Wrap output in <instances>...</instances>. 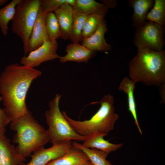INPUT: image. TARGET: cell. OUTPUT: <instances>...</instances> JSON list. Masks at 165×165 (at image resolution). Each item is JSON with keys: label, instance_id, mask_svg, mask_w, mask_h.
Here are the masks:
<instances>
[{"label": "cell", "instance_id": "obj_19", "mask_svg": "<svg viewBox=\"0 0 165 165\" xmlns=\"http://www.w3.org/2000/svg\"><path fill=\"white\" fill-rule=\"evenodd\" d=\"M73 9L86 15L97 14L105 16L108 9L94 0H76Z\"/></svg>", "mask_w": 165, "mask_h": 165}, {"label": "cell", "instance_id": "obj_22", "mask_svg": "<svg viewBox=\"0 0 165 165\" xmlns=\"http://www.w3.org/2000/svg\"><path fill=\"white\" fill-rule=\"evenodd\" d=\"M87 15L73 9V20L71 27L69 39L72 42L82 41V31Z\"/></svg>", "mask_w": 165, "mask_h": 165}, {"label": "cell", "instance_id": "obj_10", "mask_svg": "<svg viewBox=\"0 0 165 165\" xmlns=\"http://www.w3.org/2000/svg\"><path fill=\"white\" fill-rule=\"evenodd\" d=\"M47 13L40 6L36 20L32 29L28 43L29 53L49 40L46 32L45 20Z\"/></svg>", "mask_w": 165, "mask_h": 165}, {"label": "cell", "instance_id": "obj_29", "mask_svg": "<svg viewBox=\"0 0 165 165\" xmlns=\"http://www.w3.org/2000/svg\"><path fill=\"white\" fill-rule=\"evenodd\" d=\"M76 0H66V4L68 5L73 8L75 6Z\"/></svg>", "mask_w": 165, "mask_h": 165}, {"label": "cell", "instance_id": "obj_5", "mask_svg": "<svg viewBox=\"0 0 165 165\" xmlns=\"http://www.w3.org/2000/svg\"><path fill=\"white\" fill-rule=\"evenodd\" d=\"M61 97V95L57 94L49 102V109L45 112L50 141L54 145L72 140L83 141L86 137L76 133L61 111L59 102Z\"/></svg>", "mask_w": 165, "mask_h": 165}, {"label": "cell", "instance_id": "obj_9", "mask_svg": "<svg viewBox=\"0 0 165 165\" xmlns=\"http://www.w3.org/2000/svg\"><path fill=\"white\" fill-rule=\"evenodd\" d=\"M71 141L53 145L48 148H40L33 152L29 162L22 165H46L68 152L73 147Z\"/></svg>", "mask_w": 165, "mask_h": 165}, {"label": "cell", "instance_id": "obj_23", "mask_svg": "<svg viewBox=\"0 0 165 165\" xmlns=\"http://www.w3.org/2000/svg\"><path fill=\"white\" fill-rule=\"evenodd\" d=\"M148 13L146 20L164 26L165 24V0H155L153 5Z\"/></svg>", "mask_w": 165, "mask_h": 165}, {"label": "cell", "instance_id": "obj_25", "mask_svg": "<svg viewBox=\"0 0 165 165\" xmlns=\"http://www.w3.org/2000/svg\"><path fill=\"white\" fill-rule=\"evenodd\" d=\"M47 33L50 41L57 40L61 36L59 25L53 12L48 13L45 20Z\"/></svg>", "mask_w": 165, "mask_h": 165}, {"label": "cell", "instance_id": "obj_13", "mask_svg": "<svg viewBox=\"0 0 165 165\" xmlns=\"http://www.w3.org/2000/svg\"><path fill=\"white\" fill-rule=\"evenodd\" d=\"M25 159L18 153L9 139L5 135L0 136V165H22Z\"/></svg>", "mask_w": 165, "mask_h": 165}, {"label": "cell", "instance_id": "obj_7", "mask_svg": "<svg viewBox=\"0 0 165 165\" xmlns=\"http://www.w3.org/2000/svg\"><path fill=\"white\" fill-rule=\"evenodd\" d=\"M135 29L133 42L138 49L147 48L156 51L164 50V26L146 20Z\"/></svg>", "mask_w": 165, "mask_h": 165}, {"label": "cell", "instance_id": "obj_21", "mask_svg": "<svg viewBox=\"0 0 165 165\" xmlns=\"http://www.w3.org/2000/svg\"><path fill=\"white\" fill-rule=\"evenodd\" d=\"M20 0H13L4 7L0 9V28L4 35L8 33V24L14 16L16 6Z\"/></svg>", "mask_w": 165, "mask_h": 165}, {"label": "cell", "instance_id": "obj_31", "mask_svg": "<svg viewBox=\"0 0 165 165\" xmlns=\"http://www.w3.org/2000/svg\"><path fill=\"white\" fill-rule=\"evenodd\" d=\"M82 165H94L89 160L86 161Z\"/></svg>", "mask_w": 165, "mask_h": 165}, {"label": "cell", "instance_id": "obj_15", "mask_svg": "<svg viewBox=\"0 0 165 165\" xmlns=\"http://www.w3.org/2000/svg\"><path fill=\"white\" fill-rule=\"evenodd\" d=\"M106 136L104 134H93L86 137L82 144L86 148L97 149L108 154L116 151L123 145L122 143L114 144L105 140L104 137Z\"/></svg>", "mask_w": 165, "mask_h": 165}, {"label": "cell", "instance_id": "obj_6", "mask_svg": "<svg viewBox=\"0 0 165 165\" xmlns=\"http://www.w3.org/2000/svg\"><path fill=\"white\" fill-rule=\"evenodd\" d=\"M40 6V0H20L12 20V31L21 39L24 56L29 53V40Z\"/></svg>", "mask_w": 165, "mask_h": 165}, {"label": "cell", "instance_id": "obj_3", "mask_svg": "<svg viewBox=\"0 0 165 165\" xmlns=\"http://www.w3.org/2000/svg\"><path fill=\"white\" fill-rule=\"evenodd\" d=\"M10 129L15 132L13 142L22 157L26 158L50 141L47 130L40 124L30 112L10 123Z\"/></svg>", "mask_w": 165, "mask_h": 165}, {"label": "cell", "instance_id": "obj_27", "mask_svg": "<svg viewBox=\"0 0 165 165\" xmlns=\"http://www.w3.org/2000/svg\"><path fill=\"white\" fill-rule=\"evenodd\" d=\"M2 101V98L0 95V102ZM11 122L10 118L4 109H2L0 107V136L5 135L6 127Z\"/></svg>", "mask_w": 165, "mask_h": 165}, {"label": "cell", "instance_id": "obj_4", "mask_svg": "<svg viewBox=\"0 0 165 165\" xmlns=\"http://www.w3.org/2000/svg\"><path fill=\"white\" fill-rule=\"evenodd\" d=\"M114 98L111 94L103 96L98 101L100 107L89 119L77 121L70 118L65 111L62 112L65 119L75 131L79 134L88 137L96 133L107 135L113 130L115 123L119 118L115 112Z\"/></svg>", "mask_w": 165, "mask_h": 165}, {"label": "cell", "instance_id": "obj_12", "mask_svg": "<svg viewBox=\"0 0 165 165\" xmlns=\"http://www.w3.org/2000/svg\"><path fill=\"white\" fill-rule=\"evenodd\" d=\"M65 51L66 54L59 59L62 63L68 61L87 63L96 55L95 52L87 49L79 42H72L67 45Z\"/></svg>", "mask_w": 165, "mask_h": 165}, {"label": "cell", "instance_id": "obj_1", "mask_svg": "<svg viewBox=\"0 0 165 165\" xmlns=\"http://www.w3.org/2000/svg\"><path fill=\"white\" fill-rule=\"evenodd\" d=\"M42 74L35 68L13 63L6 66L0 75V95L4 110L11 121L29 111L26 95L32 82Z\"/></svg>", "mask_w": 165, "mask_h": 165}, {"label": "cell", "instance_id": "obj_8", "mask_svg": "<svg viewBox=\"0 0 165 165\" xmlns=\"http://www.w3.org/2000/svg\"><path fill=\"white\" fill-rule=\"evenodd\" d=\"M58 44L57 40H47L39 47L22 57L20 63L25 66L34 68L42 63L59 59L61 57L57 52Z\"/></svg>", "mask_w": 165, "mask_h": 165}, {"label": "cell", "instance_id": "obj_24", "mask_svg": "<svg viewBox=\"0 0 165 165\" xmlns=\"http://www.w3.org/2000/svg\"><path fill=\"white\" fill-rule=\"evenodd\" d=\"M105 16L99 14L89 15L84 21L82 31V36L83 38H87L92 35L98 28Z\"/></svg>", "mask_w": 165, "mask_h": 165}, {"label": "cell", "instance_id": "obj_30", "mask_svg": "<svg viewBox=\"0 0 165 165\" xmlns=\"http://www.w3.org/2000/svg\"><path fill=\"white\" fill-rule=\"evenodd\" d=\"M7 1V0H0V6L3 5L6 3Z\"/></svg>", "mask_w": 165, "mask_h": 165}, {"label": "cell", "instance_id": "obj_18", "mask_svg": "<svg viewBox=\"0 0 165 165\" xmlns=\"http://www.w3.org/2000/svg\"><path fill=\"white\" fill-rule=\"evenodd\" d=\"M88 160L89 159L84 153L73 145L68 152L50 161L46 165H82Z\"/></svg>", "mask_w": 165, "mask_h": 165}, {"label": "cell", "instance_id": "obj_17", "mask_svg": "<svg viewBox=\"0 0 165 165\" xmlns=\"http://www.w3.org/2000/svg\"><path fill=\"white\" fill-rule=\"evenodd\" d=\"M135 84L128 77H125L120 83L119 90L125 93L127 96L128 110L133 117L135 123L141 134L142 133L138 122L136 104L134 94Z\"/></svg>", "mask_w": 165, "mask_h": 165}, {"label": "cell", "instance_id": "obj_11", "mask_svg": "<svg viewBox=\"0 0 165 165\" xmlns=\"http://www.w3.org/2000/svg\"><path fill=\"white\" fill-rule=\"evenodd\" d=\"M107 31L106 22L104 19L94 33L89 37L82 39V45L94 52L110 50L112 46L107 42L105 37Z\"/></svg>", "mask_w": 165, "mask_h": 165}, {"label": "cell", "instance_id": "obj_20", "mask_svg": "<svg viewBox=\"0 0 165 165\" xmlns=\"http://www.w3.org/2000/svg\"><path fill=\"white\" fill-rule=\"evenodd\" d=\"M72 144L75 147L84 153L94 165H112L106 159L107 153L97 149L86 148L76 142Z\"/></svg>", "mask_w": 165, "mask_h": 165}, {"label": "cell", "instance_id": "obj_14", "mask_svg": "<svg viewBox=\"0 0 165 165\" xmlns=\"http://www.w3.org/2000/svg\"><path fill=\"white\" fill-rule=\"evenodd\" d=\"M54 12L60 27V38L64 40L69 39L73 20V7L64 4Z\"/></svg>", "mask_w": 165, "mask_h": 165}, {"label": "cell", "instance_id": "obj_2", "mask_svg": "<svg viewBox=\"0 0 165 165\" xmlns=\"http://www.w3.org/2000/svg\"><path fill=\"white\" fill-rule=\"evenodd\" d=\"M129 78L135 84L159 86L165 83V50L138 49L129 63Z\"/></svg>", "mask_w": 165, "mask_h": 165}, {"label": "cell", "instance_id": "obj_28", "mask_svg": "<svg viewBox=\"0 0 165 165\" xmlns=\"http://www.w3.org/2000/svg\"><path fill=\"white\" fill-rule=\"evenodd\" d=\"M102 4L108 9L109 8H115L117 4V1L116 0H102Z\"/></svg>", "mask_w": 165, "mask_h": 165}, {"label": "cell", "instance_id": "obj_16", "mask_svg": "<svg viewBox=\"0 0 165 165\" xmlns=\"http://www.w3.org/2000/svg\"><path fill=\"white\" fill-rule=\"evenodd\" d=\"M129 6L132 8L133 13L131 16L132 24L136 29L146 20L149 10L153 5L154 0H129Z\"/></svg>", "mask_w": 165, "mask_h": 165}, {"label": "cell", "instance_id": "obj_26", "mask_svg": "<svg viewBox=\"0 0 165 165\" xmlns=\"http://www.w3.org/2000/svg\"><path fill=\"white\" fill-rule=\"evenodd\" d=\"M40 6L46 13L53 12L66 4V0H40Z\"/></svg>", "mask_w": 165, "mask_h": 165}]
</instances>
